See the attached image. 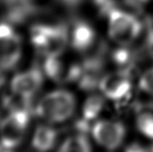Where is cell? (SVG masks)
Segmentation results:
<instances>
[{
	"mask_svg": "<svg viewBox=\"0 0 153 152\" xmlns=\"http://www.w3.org/2000/svg\"><path fill=\"white\" fill-rule=\"evenodd\" d=\"M76 101L74 94L65 89H57L47 93L39 100L35 111L49 124L63 123L73 116Z\"/></svg>",
	"mask_w": 153,
	"mask_h": 152,
	"instance_id": "1",
	"label": "cell"
},
{
	"mask_svg": "<svg viewBox=\"0 0 153 152\" xmlns=\"http://www.w3.org/2000/svg\"><path fill=\"white\" fill-rule=\"evenodd\" d=\"M31 42L41 54L60 56L66 50L69 33L65 24H36L30 29Z\"/></svg>",
	"mask_w": 153,
	"mask_h": 152,
	"instance_id": "2",
	"label": "cell"
},
{
	"mask_svg": "<svg viewBox=\"0 0 153 152\" xmlns=\"http://www.w3.org/2000/svg\"><path fill=\"white\" fill-rule=\"evenodd\" d=\"M110 38L120 47H127L139 37L142 23L134 15L114 8L108 15Z\"/></svg>",
	"mask_w": 153,
	"mask_h": 152,
	"instance_id": "3",
	"label": "cell"
},
{
	"mask_svg": "<svg viewBox=\"0 0 153 152\" xmlns=\"http://www.w3.org/2000/svg\"><path fill=\"white\" fill-rule=\"evenodd\" d=\"M29 125V113L12 110L0 122V142L16 148L23 142Z\"/></svg>",
	"mask_w": 153,
	"mask_h": 152,
	"instance_id": "4",
	"label": "cell"
},
{
	"mask_svg": "<svg viewBox=\"0 0 153 152\" xmlns=\"http://www.w3.org/2000/svg\"><path fill=\"white\" fill-rule=\"evenodd\" d=\"M22 39L10 23H0V69L11 70L22 57Z\"/></svg>",
	"mask_w": 153,
	"mask_h": 152,
	"instance_id": "5",
	"label": "cell"
},
{
	"mask_svg": "<svg viewBox=\"0 0 153 152\" xmlns=\"http://www.w3.org/2000/svg\"><path fill=\"white\" fill-rule=\"evenodd\" d=\"M126 135L124 125L116 120H99L92 126V137L104 148L114 150L122 145Z\"/></svg>",
	"mask_w": 153,
	"mask_h": 152,
	"instance_id": "6",
	"label": "cell"
},
{
	"mask_svg": "<svg viewBox=\"0 0 153 152\" xmlns=\"http://www.w3.org/2000/svg\"><path fill=\"white\" fill-rule=\"evenodd\" d=\"M99 88L105 97L112 101H120L129 95L132 88V81L129 71L120 70L102 77Z\"/></svg>",
	"mask_w": 153,
	"mask_h": 152,
	"instance_id": "7",
	"label": "cell"
},
{
	"mask_svg": "<svg viewBox=\"0 0 153 152\" xmlns=\"http://www.w3.org/2000/svg\"><path fill=\"white\" fill-rule=\"evenodd\" d=\"M43 82L44 73L39 67L35 66L16 75L12 79L11 90L15 94L32 98L42 87Z\"/></svg>",
	"mask_w": 153,
	"mask_h": 152,
	"instance_id": "8",
	"label": "cell"
},
{
	"mask_svg": "<svg viewBox=\"0 0 153 152\" xmlns=\"http://www.w3.org/2000/svg\"><path fill=\"white\" fill-rule=\"evenodd\" d=\"M96 40V33L90 24L84 21H76L74 23L71 32V45L73 49L85 53L89 50L94 45Z\"/></svg>",
	"mask_w": 153,
	"mask_h": 152,
	"instance_id": "9",
	"label": "cell"
},
{
	"mask_svg": "<svg viewBox=\"0 0 153 152\" xmlns=\"http://www.w3.org/2000/svg\"><path fill=\"white\" fill-rule=\"evenodd\" d=\"M57 139L58 133L55 128L49 124H43L35 129L31 145L38 152H49L55 146Z\"/></svg>",
	"mask_w": 153,
	"mask_h": 152,
	"instance_id": "10",
	"label": "cell"
},
{
	"mask_svg": "<svg viewBox=\"0 0 153 152\" xmlns=\"http://www.w3.org/2000/svg\"><path fill=\"white\" fill-rule=\"evenodd\" d=\"M56 152H92L90 142L84 134H78L67 138Z\"/></svg>",
	"mask_w": 153,
	"mask_h": 152,
	"instance_id": "11",
	"label": "cell"
},
{
	"mask_svg": "<svg viewBox=\"0 0 153 152\" xmlns=\"http://www.w3.org/2000/svg\"><path fill=\"white\" fill-rule=\"evenodd\" d=\"M105 106V100L102 95L92 94L83 103L82 118L84 121H92L102 113Z\"/></svg>",
	"mask_w": 153,
	"mask_h": 152,
	"instance_id": "12",
	"label": "cell"
},
{
	"mask_svg": "<svg viewBox=\"0 0 153 152\" xmlns=\"http://www.w3.org/2000/svg\"><path fill=\"white\" fill-rule=\"evenodd\" d=\"M137 127L143 135L153 139V111H140L137 116Z\"/></svg>",
	"mask_w": 153,
	"mask_h": 152,
	"instance_id": "13",
	"label": "cell"
},
{
	"mask_svg": "<svg viewBox=\"0 0 153 152\" xmlns=\"http://www.w3.org/2000/svg\"><path fill=\"white\" fill-rule=\"evenodd\" d=\"M139 86L146 93L153 95V67L147 69L140 76L139 81Z\"/></svg>",
	"mask_w": 153,
	"mask_h": 152,
	"instance_id": "14",
	"label": "cell"
},
{
	"mask_svg": "<svg viewBox=\"0 0 153 152\" xmlns=\"http://www.w3.org/2000/svg\"><path fill=\"white\" fill-rule=\"evenodd\" d=\"M146 50L148 54L153 58V29L148 31L146 37Z\"/></svg>",
	"mask_w": 153,
	"mask_h": 152,
	"instance_id": "15",
	"label": "cell"
},
{
	"mask_svg": "<svg viewBox=\"0 0 153 152\" xmlns=\"http://www.w3.org/2000/svg\"><path fill=\"white\" fill-rule=\"evenodd\" d=\"M126 152H146V149L143 148L140 145H133L130 147H128Z\"/></svg>",
	"mask_w": 153,
	"mask_h": 152,
	"instance_id": "16",
	"label": "cell"
},
{
	"mask_svg": "<svg viewBox=\"0 0 153 152\" xmlns=\"http://www.w3.org/2000/svg\"><path fill=\"white\" fill-rule=\"evenodd\" d=\"M0 152H15V149L11 148V147L7 146L3 142H0Z\"/></svg>",
	"mask_w": 153,
	"mask_h": 152,
	"instance_id": "17",
	"label": "cell"
},
{
	"mask_svg": "<svg viewBox=\"0 0 153 152\" xmlns=\"http://www.w3.org/2000/svg\"><path fill=\"white\" fill-rule=\"evenodd\" d=\"M150 152H153V147H152V149H151V151Z\"/></svg>",
	"mask_w": 153,
	"mask_h": 152,
	"instance_id": "18",
	"label": "cell"
}]
</instances>
